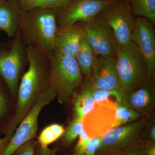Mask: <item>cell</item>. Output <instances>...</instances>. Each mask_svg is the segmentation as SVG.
I'll list each match as a JSON object with an SVG mask.
<instances>
[{"mask_svg":"<svg viewBox=\"0 0 155 155\" xmlns=\"http://www.w3.org/2000/svg\"><path fill=\"white\" fill-rule=\"evenodd\" d=\"M28 70L22 75L18 89L16 111L6 129V136L11 139L23 117L30 110L48 87V58L33 46L26 45Z\"/></svg>","mask_w":155,"mask_h":155,"instance_id":"6da1fadb","label":"cell"},{"mask_svg":"<svg viewBox=\"0 0 155 155\" xmlns=\"http://www.w3.org/2000/svg\"><path fill=\"white\" fill-rule=\"evenodd\" d=\"M58 12L40 8L24 11L19 29L26 45L35 47L47 55L55 50Z\"/></svg>","mask_w":155,"mask_h":155,"instance_id":"7a4b0ae2","label":"cell"},{"mask_svg":"<svg viewBox=\"0 0 155 155\" xmlns=\"http://www.w3.org/2000/svg\"><path fill=\"white\" fill-rule=\"evenodd\" d=\"M49 62L48 86L54 90L58 101L66 104L83 81V75L74 57L54 50L48 55Z\"/></svg>","mask_w":155,"mask_h":155,"instance_id":"3957f363","label":"cell"},{"mask_svg":"<svg viewBox=\"0 0 155 155\" xmlns=\"http://www.w3.org/2000/svg\"><path fill=\"white\" fill-rule=\"evenodd\" d=\"M116 58L122 91H130L137 88L148 75L146 61L137 46L131 41L119 44Z\"/></svg>","mask_w":155,"mask_h":155,"instance_id":"277c9868","label":"cell"},{"mask_svg":"<svg viewBox=\"0 0 155 155\" xmlns=\"http://www.w3.org/2000/svg\"><path fill=\"white\" fill-rule=\"evenodd\" d=\"M147 117L142 116L135 122L114 127L101 137L97 155L122 153L140 147L141 134Z\"/></svg>","mask_w":155,"mask_h":155,"instance_id":"5b68a950","label":"cell"},{"mask_svg":"<svg viewBox=\"0 0 155 155\" xmlns=\"http://www.w3.org/2000/svg\"><path fill=\"white\" fill-rule=\"evenodd\" d=\"M25 44L19 29L9 46L0 50V75L13 95L18 91L20 75L27 60Z\"/></svg>","mask_w":155,"mask_h":155,"instance_id":"8992f818","label":"cell"},{"mask_svg":"<svg viewBox=\"0 0 155 155\" xmlns=\"http://www.w3.org/2000/svg\"><path fill=\"white\" fill-rule=\"evenodd\" d=\"M56 97L55 91L48 86L21 120L15 134L11 137L2 155H13L22 145L33 140L38 129L40 113L43 108L52 101Z\"/></svg>","mask_w":155,"mask_h":155,"instance_id":"52a82bcc","label":"cell"},{"mask_svg":"<svg viewBox=\"0 0 155 155\" xmlns=\"http://www.w3.org/2000/svg\"><path fill=\"white\" fill-rule=\"evenodd\" d=\"M112 28L120 45L130 41L135 20L125 0H114L98 15Z\"/></svg>","mask_w":155,"mask_h":155,"instance_id":"ba28073f","label":"cell"},{"mask_svg":"<svg viewBox=\"0 0 155 155\" xmlns=\"http://www.w3.org/2000/svg\"><path fill=\"white\" fill-rule=\"evenodd\" d=\"M82 25L84 35L96 56L116 57L119 44L106 22L97 16Z\"/></svg>","mask_w":155,"mask_h":155,"instance_id":"9c48e42d","label":"cell"},{"mask_svg":"<svg viewBox=\"0 0 155 155\" xmlns=\"http://www.w3.org/2000/svg\"><path fill=\"white\" fill-rule=\"evenodd\" d=\"M114 0H73L64 10L58 12V28L85 23L97 17Z\"/></svg>","mask_w":155,"mask_h":155,"instance_id":"30bf717a","label":"cell"},{"mask_svg":"<svg viewBox=\"0 0 155 155\" xmlns=\"http://www.w3.org/2000/svg\"><path fill=\"white\" fill-rule=\"evenodd\" d=\"M155 25L146 18L137 17L130 41L137 47L146 63L148 75L155 78Z\"/></svg>","mask_w":155,"mask_h":155,"instance_id":"8fae6325","label":"cell"},{"mask_svg":"<svg viewBox=\"0 0 155 155\" xmlns=\"http://www.w3.org/2000/svg\"><path fill=\"white\" fill-rule=\"evenodd\" d=\"M89 78L88 82L95 88L122 91L116 68V56H96Z\"/></svg>","mask_w":155,"mask_h":155,"instance_id":"7c38bea8","label":"cell"},{"mask_svg":"<svg viewBox=\"0 0 155 155\" xmlns=\"http://www.w3.org/2000/svg\"><path fill=\"white\" fill-rule=\"evenodd\" d=\"M122 104L137 111L142 116H149L155 108V78L148 76L137 88L123 92Z\"/></svg>","mask_w":155,"mask_h":155,"instance_id":"4fadbf2b","label":"cell"},{"mask_svg":"<svg viewBox=\"0 0 155 155\" xmlns=\"http://www.w3.org/2000/svg\"><path fill=\"white\" fill-rule=\"evenodd\" d=\"M116 109L96 104L94 109L84 117V127L90 138L101 137L115 127Z\"/></svg>","mask_w":155,"mask_h":155,"instance_id":"5bb4252c","label":"cell"},{"mask_svg":"<svg viewBox=\"0 0 155 155\" xmlns=\"http://www.w3.org/2000/svg\"><path fill=\"white\" fill-rule=\"evenodd\" d=\"M84 35L82 25L76 24L58 28L55 38L54 50L65 55L75 58Z\"/></svg>","mask_w":155,"mask_h":155,"instance_id":"9a60e30c","label":"cell"},{"mask_svg":"<svg viewBox=\"0 0 155 155\" xmlns=\"http://www.w3.org/2000/svg\"><path fill=\"white\" fill-rule=\"evenodd\" d=\"M24 10L19 1H5L0 2V31L9 38H13L19 30Z\"/></svg>","mask_w":155,"mask_h":155,"instance_id":"2e32d148","label":"cell"},{"mask_svg":"<svg viewBox=\"0 0 155 155\" xmlns=\"http://www.w3.org/2000/svg\"><path fill=\"white\" fill-rule=\"evenodd\" d=\"M75 58L79 65L82 75L89 78L96 56L84 35L81 39L80 46Z\"/></svg>","mask_w":155,"mask_h":155,"instance_id":"e0dca14e","label":"cell"},{"mask_svg":"<svg viewBox=\"0 0 155 155\" xmlns=\"http://www.w3.org/2000/svg\"><path fill=\"white\" fill-rule=\"evenodd\" d=\"M95 105L90 88L86 82L75 100L73 119L82 121L84 117L94 109Z\"/></svg>","mask_w":155,"mask_h":155,"instance_id":"ac0fdd59","label":"cell"},{"mask_svg":"<svg viewBox=\"0 0 155 155\" xmlns=\"http://www.w3.org/2000/svg\"><path fill=\"white\" fill-rule=\"evenodd\" d=\"M91 94L96 104L117 108L122 105L123 92L122 91L105 90L93 87L87 81Z\"/></svg>","mask_w":155,"mask_h":155,"instance_id":"d6986e66","label":"cell"},{"mask_svg":"<svg viewBox=\"0 0 155 155\" xmlns=\"http://www.w3.org/2000/svg\"><path fill=\"white\" fill-rule=\"evenodd\" d=\"M130 5L133 15L146 18L155 25V0H125Z\"/></svg>","mask_w":155,"mask_h":155,"instance_id":"ffe728a7","label":"cell"},{"mask_svg":"<svg viewBox=\"0 0 155 155\" xmlns=\"http://www.w3.org/2000/svg\"><path fill=\"white\" fill-rule=\"evenodd\" d=\"M73 0H20L24 11L40 8L59 11L67 8Z\"/></svg>","mask_w":155,"mask_h":155,"instance_id":"44dd1931","label":"cell"},{"mask_svg":"<svg viewBox=\"0 0 155 155\" xmlns=\"http://www.w3.org/2000/svg\"><path fill=\"white\" fill-rule=\"evenodd\" d=\"M65 129L63 125L53 124L44 128L40 134L38 138L39 145L48 147L63 136Z\"/></svg>","mask_w":155,"mask_h":155,"instance_id":"7402d4cb","label":"cell"},{"mask_svg":"<svg viewBox=\"0 0 155 155\" xmlns=\"http://www.w3.org/2000/svg\"><path fill=\"white\" fill-rule=\"evenodd\" d=\"M142 116L131 108L120 105L115 111V127L130 124L139 119Z\"/></svg>","mask_w":155,"mask_h":155,"instance_id":"603a6c76","label":"cell"},{"mask_svg":"<svg viewBox=\"0 0 155 155\" xmlns=\"http://www.w3.org/2000/svg\"><path fill=\"white\" fill-rule=\"evenodd\" d=\"M84 130L82 121L73 119L63 134V143L69 146Z\"/></svg>","mask_w":155,"mask_h":155,"instance_id":"cb8c5ba5","label":"cell"},{"mask_svg":"<svg viewBox=\"0 0 155 155\" xmlns=\"http://www.w3.org/2000/svg\"><path fill=\"white\" fill-rule=\"evenodd\" d=\"M141 137L143 140L155 141V114L153 112L147 117Z\"/></svg>","mask_w":155,"mask_h":155,"instance_id":"d4e9b609","label":"cell"},{"mask_svg":"<svg viewBox=\"0 0 155 155\" xmlns=\"http://www.w3.org/2000/svg\"><path fill=\"white\" fill-rule=\"evenodd\" d=\"M101 143V137L90 138L84 147L74 152L72 155H94Z\"/></svg>","mask_w":155,"mask_h":155,"instance_id":"484cf974","label":"cell"},{"mask_svg":"<svg viewBox=\"0 0 155 155\" xmlns=\"http://www.w3.org/2000/svg\"><path fill=\"white\" fill-rule=\"evenodd\" d=\"M35 144L33 140L26 142L19 147L13 155H35Z\"/></svg>","mask_w":155,"mask_h":155,"instance_id":"4316f807","label":"cell"},{"mask_svg":"<svg viewBox=\"0 0 155 155\" xmlns=\"http://www.w3.org/2000/svg\"><path fill=\"white\" fill-rule=\"evenodd\" d=\"M140 148L145 155H155V141L143 140Z\"/></svg>","mask_w":155,"mask_h":155,"instance_id":"83f0119b","label":"cell"},{"mask_svg":"<svg viewBox=\"0 0 155 155\" xmlns=\"http://www.w3.org/2000/svg\"><path fill=\"white\" fill-rule=\"evenodd\" d=\"M90 139L89 137L85 132V130L78 136V140L77 144L75 145L74 152L77 151L83 148L87 144Z\"/></svg>","mask_w":155,"mask_h":155,"instance_id":"f1b7e54d","label":"cell"},{"mask_svg":"<svg viewBox=\"0 0 155 155\" xmlns=\"http://www.w3.org/2000/svg\"><path fill=\"white\" fill-rule=\"evenodd\" d=\"M35 155H57L55 150L51 149L48 147H42L39 145Z\"/></svg>","mask_w":155,"mask_h":155,"instance_id":"f546056e","label":"cell"},{"mask_svg":"<svg viewBox=\"0 0 155 155\" xmlns=\"http://www.w3.org/2000/svg\"><path fill=\"white\" fill-rule=\"evenodd\" d=\"M118 155H145L143 152L140 147L130 150L122 153Z\"/></svg>","mask_w":155,"mask_h":155,"instance_id":"4dcf8cb0","label":"cell"},{"mask_svg":"<svg viewBox=\"0 0 155 155\" xmlns=\"http://www.w3.org/2000/svg\"><path fill=\"white\" fill-rule=\"evenodd\" d=\"M10 140V139L6 136L4 138H0V155H2Z\"/></svg>","mask_w":155,"mask_h":155,"instance_id":"1f68e13d","label":"cell"},{"mask_svg":"<svg viewBox=\"0 0 155 155\" xmlns=\"http://www.w3.org/2000/svg\"><path fill=\"white\" fill-rule=\"evenodd\" d=\"M6 104L5 101L2 95L0 93V117L2 116L5 112Z\"/></svg>","mask_w":155,"mask_h":155,"instance_id":"d6a6232c","label":"cell"},{"mask_svg":"<svg viewBox=\"0 0 155 155\" xmlns=\"http://www.w3.org/2000/svg\"><path fill=\"white\" fill-rule=\"evenodd\" d=\"M107 155H118V154H108Z\"/></svg>","mask_w":155,"mask_h":155,"instance_id":"836d02e7","label":"cell"},{"mask_svg":"<svg viewBox=\"0 0 155 155\" xmlns=\"http://www.w3.org/2000/svg\"><path fill=\"white\" fill-rule=\"evenodd\" d=\"M5 1H20V0H5Z\"/></svg>","mask_w":155,"mask_h":155,"instance_id":"e575fe53","label":"cell"},{"mask_svg":"<svg viewBox=\"0 0 155 155\" xmlns=\"http://www.w3.org/2000/svg\"><path fill=\"white\" fill-rule=\"evenodd\" d=\"M3 0H0V2H2V1Z\"/></svg>","mask_w":155,"mask_h":155,"instance_id":"d590c367","label":"cell"},{"mask_svg":"<svg viewBox=\"0 0 155 155\" xmlns=\"http://www.w3.org/2000/svg\"><path fill=\"white\" fill-rule=\"evenodd\" d=\"M94 155H95V154Z\"/></svg>","mask_w":155,"mask_h":155,"instance_id":"8d00e7d4","label":"cell"}]
</instances>
